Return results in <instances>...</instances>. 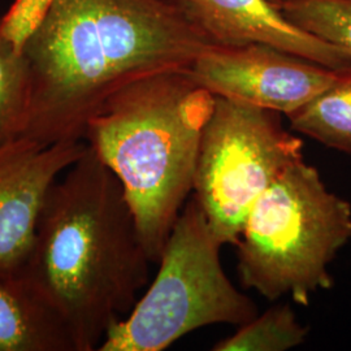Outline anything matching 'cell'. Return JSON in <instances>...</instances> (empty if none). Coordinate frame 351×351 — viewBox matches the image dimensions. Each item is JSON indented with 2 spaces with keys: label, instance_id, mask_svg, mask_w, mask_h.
<instances>
[{
  "label": "cell",
  "instance_id": "1",
  "mask_svg": "<svg viewBox=\"0 0 351 351\" xmlns=\"http://www.w3.org/2000/svg\"><path fill=\"white\" fill-rule=\"evenodd\" d=\"M217 45L177 0H47L23 43L32 77L23 137L85 141L88 120L116 91L188 69Z\"/></svg>",
  "mask_w": 351,
  "mask_h": 351
},
{
  "label": "cell",
  "instance_id": "2",
  "mask_svg": "<svg viewBox=\"0 0 351 351\" xmlns=\"http://www.w3.org/2000/svg\"><path fill=\"white\" fill-rule=\"evenodd\" d=\"M151 264L124 189L88 145L50 189L20 274L63 319L75 351H95L136 306Z\"/></svg>",
  "mask_w": 351,
  "mask_h": 351
},
{
  "label": "cell",
  "instance_id": "3",
  "mask_svg": "<svg viewBox=\"0 0 351 351\" xmlns=\"http://www.w3.org/2000/svg\"><path fill=\"white\" fill-rule=\"evenodd\" d=\"M213 106L186 69H173L130 82L88 120L85 142L119 178L152 263L193 193Z\"/></svg>",
  "mask_w": 351,
  "mask_h": 351
},
{
  "label": "cell",
  "instance_id": "4",
  "mask_svg": "<svg viewBox=\"0 0 351 351\" xmlns=\"http://www.w3.org/2000/svg\"><path fill=\"white\" fill-rule=\"evenodd\" d=\"M351 239V204L326 188L304 159L265 190L237 242L243 288L267 301L289 295L301 306L333 287L329 265Z\"/></svg>",
  "mask_w": 351,
  "mask_h": 351
},
{
  "label": "cell",
  "instance_id": "5",
  "mask_svg": "<svg viewBox=\"0 0 351 351\" xmlns=\"http://www.w3.org/2000/svg\"><path fill=\"white\" fill-rule=\"evenodd\" d=\"M221 246L191 197L164 245L156 276L99 351H163L197 329L241 326L255 317L254 301L226 276Z\"/></svg>",
  "mask_w": 351,
  "mask_h": 351
},
{
  "label": "cell",
  "instance_id": "6",
  "mask_svg": "<svg viewBox=\"0 0 351 351\" xmlns=\"http://www.w3.org/2000/svg\"><path fill=\"white\" fill-rule=\"evenodd\" d=\"M280 114L215 97L202 132L193 197L223 245H237L255 203L304 159L303 141L282 126Z\"/></svg>",
  "mask_w": 351,
  "mask_h": 351
},
{
  "label": "cell",
  "instance_id": "7",
  "mask_svg": "<svg viewBox=\"0 0 351 351\" xmlns=\"http://www.w3.org/2000/svg\"><path fill=\"white\" fill-rule=\"evenodd\" d=\"M186 72L215 97L287 116L348 73L258 43L217 45Z\"/></svg>",
  "mask_w": 351,
  "mask_h": 351
},
{
  "label": "cell",
  "instance_id": "8",
  "mask_svg": "<svg viewBox=\"0 0 351 351\" xmlns=\"http://www.w3.org/2000/svg\"><path fill=\"white\" fill-rule=\"evenodd\" d=\"M86 149L85 141L43 145L27 137L0 146V268L20 274L50 189Z\"/></svg>",
  "mask_w": 351,
  "mask_h": 351
},
{
  "label": "cell",
  "instance_id": "9",
  "mask_svg": "<svg viewBox=\"0 0 351 351\" xmlns=\"http://www.w3.org/2000/svg\"><path fill=\"white\" fill-rule=\"evenodd\" d=\"M177 1L220 45H265L335 71H351L350 53L291 23L271 0Z\"/></svg>",
  "mask_w": 351,
  "mask_h": 351
},
{
  "label": "cell",
  "instance_id": "10",
  "mask_svg": "<svg viewBox=\"0 0 351 351\" xmlns=\"http://www.w3.org/2000/svg\"><path fill=\"white\" fill-rule=\"evenodd\" d=\"M0 351H75L63 319L21 274L0 268Z\"/></svg>",
  "mask_w": 351,
  "mask_h": 351
},
{
  "label": "cell",
  "instance_id": "11",
  "mask_svg": "<svg viewBox=\"0 0 351 351\" xmlns=\"http://www.w3.org/2000/svg\"><path fill=\"white\" fill-rule=\"evenodd\" d=\"M291 130L329 149L351 154V71L288 114Z\"/></svg>",
  "mask_w": 351,
  "mask_h": 351
},
{
  "label": "cell",
  "instance_id": "12",
  "mask_svg": "<svg viewBox=\"0 0 351 351\" xmlns=\"http://www.w3.org/2000/svg\"><path fill=\"white\" fill-rule=\"evenodd\" d=\"M32 99L30 68L0 20V146L25 133Z\"/></svg>",
  "mask_w": 351,
  "mask_h": 351
},
{
  "label": "cell",
  "instance_id": "13",
  "mask_svg": "<svg viewBox=\"0 0 351 351\" xmlns=\"http://www.w3.org/2000/svg\"><path fill=\"white\" fill-rule=\"evenodd\" d=\"M310 328L302 324L288 303L274 306L215 343L213 351H285L306 342Z\"/></svg>",
  "mask_w": 351,
  "mask_h": 351
},
{
  "label": "cell",
  "instance_id": "14",
  "mask_svg": "<svg viewBox=\"0 0 351 351\" xmlns=\"http://www.w3.org/2000/svg\"><path fill=\"white\" fill-rule=\"evenodd\" d=\"M280 8L295 25L351 55V0H289Z\"/></svg>",
  "mask_w": 351,
  "mask_h": 351
},
{
  "label": "cell",
  "instance_id": "15",
  "mask_svg": "<svg viewBox=\"0 0 351 351\" xmlns=\"http://www.w3.org/2000/svg\"><path fill=\"white\" fill-rule=\"evenodd\" d=\"M285 1H289V0H276V3L278 5H281V4H282V3H285Z\"/></svg>",
  "mask_w": 351,
  "mask_h": 351
},
{
  "label": "cell",
  "instance_id": "16",
  "mask_svg": "<svg viewBox=\"0 0 351 351\" xmlns=\"http://www.w3.org/2000/svg\"><path fill=\"white\" fill-rule=\"evenodd\" d=\"M271 1H274V3H275V4H276V5H278V4H277V3H276V0H271ZM278 7H280V5H278Z\"/></svg>",
  "mask_w": 351,
  "mask_h": 351
}]
</instances>
